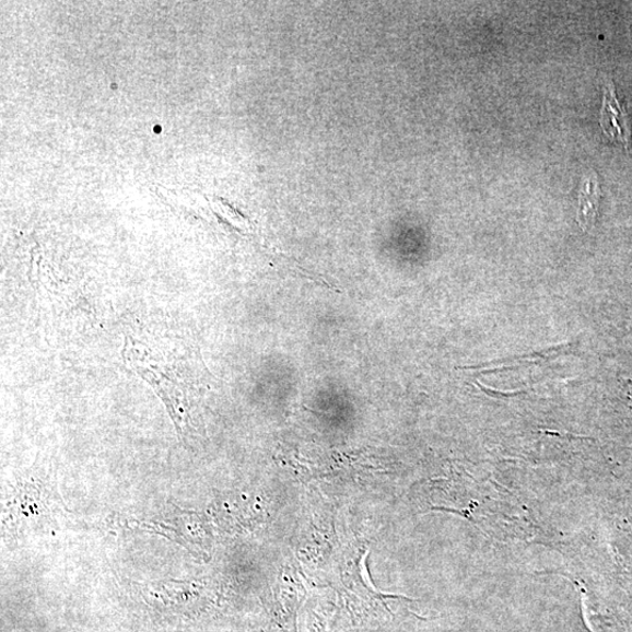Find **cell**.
I'll list each match as a JSON object with an SVG mask.
<instances>
[{"instance_id":"cell-1","label":"cell","mask_w":632,"mask_h":632,"mask_svg":"<svg viewBox=\"0 0 632 632\" xmlns=\"http://www.w3.org/2000/svg\"><path fill=\"white\" fill-rule=\"evenodd\" d=\"M601 127L607 138L623 144L627 149L631 141V122L627 109L620 104L611 80L606 81L601 110Z\"/></svg>"},{"instance_id":"cell-2","label":"cell","mask_w":632,"mask_h":632,"mask_svg":"<svg viewBox=\"0 0 632 632\" xmlns=\"http://www.w3.org/2000/svg\"><path fill=\"white\" fill-rule=\"evenodd\" d=\"M600 182L595 173L588 174L582 180L578 194L577 221L582 229H590L596 220L598 206H600Z\"/></svg>"}]
</instances>
